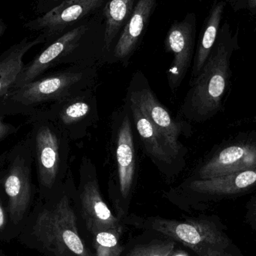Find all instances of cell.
<instances>
[{"label":"cell","instance_id":"1f68e13d","mask_svg":"<svg viewBox=\"0 0 256 256\" xmlns=\"http://www.w3.org/2000/svg\"><path fill=\"white\" fill-rule=\"evenodd\" d=\"M255 32L256 34V24H255Z\"/></svg>","mask_w":256,"mask_h":256},{"label":"cell","instance_id":"ac0fdd59","mask_svg":"<svg viewBox=\"0 0 256 256\" xmlns=\"http://www.w3.org/2000/svg\"><path fill=\"white\" fill-rule=\"evenodd\" d=\"M45 43L44 37L38 34L34 38H25L2 52L0 55V100L13 87L24 67L26 54L34 46Z\"/></svg>","mask_w":256,"mask_h":256},{"label":"cell","instance_id":"d4e9b609","mask_svg":"<svg viewBox=\"0 0 256 256\" xmlns=\"http://www.w3.org/2000/svg\"><path fill=\"white\" fill-rule=\"evenodd\" d=\"M64 0H36L38 13L44 14Z\"/></svg>","mask_w":256,"mask_h":256},{"label":"cell","instance_id":"4dcf8cb0","mask_svg":"<svg viewBox=\"0 0 256 256\" xmlns=\"http://www.w3.org/2000/svg\"><path fill=\"white\" fill-rule=\"evenodd\" d=\"M8 150L3 152L2 154H0V170L4 167V164H6V159H7Z\"/></svg>","mask_w":256,"mask_h":256},{"label":"cell","instance_id":"4316f807","mask_svg":"<svg viewBox=\"0 0 256 256\" xmlns=\"http://www.w3.org/2000/svg\"><path fill=\"white\" fill-rule=\"evenodd\" d=\"M234 12L246 9L248 0H228Z\"/></svg>","mask_w":256,"mask_h":256},{"label":"cell","instance_id":"d6986e66","mask_svg":"<svg viewBox=\"0 0 256 256\" xmlns=\"http://www.w3.org/2000/svg\"><path fill=\"white\" fill-rule=\"evenodd\" d=\"M226 6V3L222 0L214 2L206 18L196 48L190 81L198 76L213 49L221 27Z\"/></svg>","mask_w":256,"mask_h":256},{"label":"cell","instance_id":"603a6c76","mask_svg":"<svg viewBox=\"0 0 256 256\" xmlns=\"http://www.w3.org/2000/svg\"><path fill=\"white\" fill-rule=\"evenodd\" d=\"M245 209L244 224L252 231L256 232V194L248 200Z\"/></svg>","mask_w":256,"mask_h":256},{"label":"cell","instance_id":"9a60e30c","mask_svg":"<svg viewBox=\"0 0 256 256\" xmlns=\"http://www.w3.org/2000/svg\"><path fill=\"white\" fill-rule=\"evenodd\" d=\"M196 25V15L189 12L180 20L173 21L166 36L164 50L173 56L172 62L167 70V80L172 92L177 91L192 64Z\"/></svg>","mask_w":256,"mask_h":256},{"label":"cell","instance_id":"277c9868","mask_svg":"<svg viewBox=\"0 0 256 256\" xmlns=\"http://www.w3.org/2000/svg\"><path fill=\"white\" fill-rule=\"evenodd\" d=\"M94 24L86 21L58 37L24 64L12 88H18L60 66L100 67L110 63L104 34L94 32Z\"/></svg>","mask_w":256,"mask_h":256},{"label":"cell","instance_id":"83f0119b","mask_svg":"<svg viewBox=\"0 0 256 256\" xmlns=\"http://www.w3.org/2000/svg\"><path fill=\"white\" fill-rule=\"evenodd\" d=\"M246 9L249 10L251 14L256 16V0H248Z\"/></svg>","mask_w":256,"mask_h":256},{"label":"cell","instance_id":"5bb4252c","mask_svg":"<svg viewBox=\"0 0 256 256\" xmlns=\"http://www.w3.org/2000/svg\"><path fill=\"white\" fill-rule=\"evenodd\" d=\"M108 0H64L24 24V28L44 37L46 44L103 8Z\"/></svg>","mask_w":256,"mask_h":256},{"label":"cell","instance_id":"5b68a950","mask_svg":"<svg viewBox=\"0 0 256 256\" xmlns=\"http://www.w3.org/2000/svg\"><path fill=\"white\" fill-rule=\"evenodd\" d=\"M98 68L68 66L46 72L31 82L12 88L0 100V114L28 116L72 94L96 87Z\"/></svg>","mask_w":256,"mask_h":256},{"label":"cell","instance_id":"52a82bcc","mask_svg":"<svg viewBox=\"0 0 256 256\" xmlns=\"http://www.w3.org/2000/svg\"><path fill=\"white\" fill-rule=\"evenodd\" d=\"M114 122L117 170L115 182L109 183V196L116 215L124 221L128 216L136 172L132 120L127 104L114 116Z\"/></svg>","mask_w":256,"mask_h":256},{"label":"cell","instance_id":"ba28073f","mask_svg":"<svg viewBox=\"0 0 256 256\" xmlns=\"http://www.w3.org/2000/svg\"><path fill=\"white\" fill-rule=\"evenodd\" d=\"M31 144L28 136L8 150L2 170V186L7 198V210L14 224H19L30 210L34 196Z\"/></svg>","mask_w":256,"mask_h":256},{"label":"cell","instance_id":"9c48e42d","mask_svg":"<svg viewBox=\"0 0 256 256\" xmlns=\"http://www.w3.org/2000/svg\"><path fill=\"white\" fill-rule=\"evenodd\" d=\"M76 206L80 224L91 238L102 232L126 227L124 221L112 213L104 200L96 166L88 158H82L80 167Z\"/></svg>","mask_w":256,"mask_h":256},{"label":"cell","instance_id":"f546056e","mask_svg":"<svg viewBox=\"0 0 256 256\" xmlns=\"http://www.w3.org/2000/svg\"><path fill=\"white\" fill-rule=\"evenodd\" d=\"M7 30V25L2 19L0 18V39L4 36V32Z\"/></svg>","mask_w":256,"mask_h":256},{"label":"cell","instance_id":"8992f818","mask_svg":"<svg viewBox=\"0 0 256 256\" xmlns=\"http://www.w3.org/2000/svg\"><path fill=\"white\" fill-rule=\"evenodd\" d=\"M27 117L39 194L42 200H48L61 189L70 172V140L42 110Z\"/></svg>","mask_w":256,"mask_h":256},{"label":"cell","instance_id":"e0dca14e","mask_svg":"<svg viewBox=\"0 0 256 256\" xmlns=\"http://www.w3.org/2000/svg\"><path fill=\"white\" fill-rule=\"evenodd\" d=\"M158 1L137 0L127 24L114 45L110 63L127 64L142 40Z\"/></svg>","mask_w":256,"mask_h":256},{"label":"cell","instance_id":"cb8c5ba5","mask_svg":"<svg viewBox=\"0 0 256 256\" xmlns=\"http://www.w3.org/2000/svg\"><path fill=\"white\" fill-rule=\"evenodd\" d=\"M4 116L0 114V142L12 136L18 134L20 129V126L4 121Z\"/></svg>","mask_w":256,"mask_h":256},{"label":"cell","instance_id":"f1b7e54d","mask_svg":"<svg viewBox=\"0 0 256 256\" xmlns=\"http://www.w3.org/2000/svg\"><path fill=\"white\" fill-rule=\"evenodd\" d=\"M168 256H191L190 254L185 250L180 249V248H176Z\"/></svg>","mask_w":256,"mask_h":256},{"label":"cell","instance_id":"8fae6325","mask_svg":"<svg viewBox=\"0 0 256 256\" xmlns=\"http://www.w3.org/2000/svg\"><path fill=\"white\" fill-rule=\"evenodd\" d=\"M256 168V131L240 132L215 146L195 170L207 179Z\"/></svg>","mask_w":256,"mask_h":256},{"label":"cell","instance_id":"7402d4cb","mask_svg":"<svg viewBox=\"0 0 256 256\" xmlns=\"http://www.w3.org/2000/svg\"><path fill=\"white\" fill-rule=\"evenodd\" d=\"M177 248V242L172 239L154 240L132 248L126 256H168Z\"/></svg>","mask_w":256,"mask_h":256},{"label":"cell","instance_id":"6da1fadb","mask_svg":"<svg viewBox=\"0 0 256 256\" xmlns=\"http://www.w3.org/2000/svg\"><path fill=\"white\" fill-rule=\"evenodd\" d=\"M239 49V30L234 31L226 20L206 64L198 76L190 82V88L180 109L184 118L192 122L204 123L222 110L232 75V57Z\"/></svg>","mask_w":256,"mask_h":256},{"label":"cell","instance_id":"4fadbf2b","mask_svg":"<svg viewBox=\"0 0 256 256\" xmlns=\"http://www.w3.org/2000/svg\"><path fill=\"white\" fill-rule=\"evenodd\" d=\"M40 110L66 132L70 141L84 138L99 120L96 87L75 93Z\"/></svg>","mask_w":256,"mask_h":256},{"label":"cell","instance_id":"3957f363","mask_svg":"<svg viewBox=\"0 0 256 256\" xmlns=\"http://www.w3.org/2000/svg\"><path fill=\"white\" fill-rule=\"evenodd\" d=\"M124 222L182 244L196 256H245L216 214H203L185 218L184 220L128 215Z\"/></svg>","mask_w":256,"mask_h":256},{"label":"cell","instance_id":"7a4b0ae2","mask_svg":"<svg viewBox=\"0 0 256 256\" xmlns=\"http://www.w3.org/2000/svg\"><path fill=\"white\" fill-rule=\"evenodd\" d=\"M72 172L61 189L38 208L33 236L49 256H94L81 236Z\"/></svg>","mask_w":256,"mask_h":256},{"label":"cell","instance_id":"7c38bea8","mask_svg":"<svg viewBox=\"0 0 256 256\" xmlns=\"http://www.w3.org/2000/svg\"><path fill=\"white\" fill-rule=\"evenodd\" d=\"M127 98L134 102L148 120L162 134L174 153L184 159L186 149L179 141V137L188 134L190 126L184 122L173 118L168 110L158 100L141 72L134 74L128 90Z\"/></svg>","mask_w":256,"mask_h":256},{"label":"cell","instance_id":"484cf974","mask_svg":"<svg viewBox=\"0 0 256 256\" xmlns=\"http://www.w3.org/2000/svg\"><path fill=\"white\" fill-rule=\"evenodd\" d=\"M2 170H0V231L4 228L6 224V209L3 202V196L4 194L2 186Z\"/></svg>","mask_w":256,"mask_h":256},{"label":"cell","instance_id":"30bf717a","mask_svg":"<svg viewBox=\"0 0 256 256\" xmlns=\"http://www.w3.org/2000/svg\"><path fill=\"white\" fill-rule=\"evenodd\" d=\"M256 190V168L207 179H190L183 190L186 210H204L212 203L234 200Z\"/></svg>","mask_w":256,"mask_h":256},{"label":"cell","instance_id":"ffe728a7","mask_svg":"<svg viewBox=\"0 0 256 256\" xmlns=\"http://www.w3.org/2000/svg\"><path fill=\"white\" fill-rule=\"evenodd\" d=\"M137 0H108L103 8L104 44L110 56L114 44L126 25Z\"/></svg>","mask_w":256,"mask_h":256},{"label":"cell","instance_id":"2e32d148","mask_svg":"<svg viewBox=\"0 0 256 256\" xmlns=\"http://www.w3.org/2000/svg\"><path fill=\"white\" fill-rule=\"evenodd\" d=\"M126 104L146 154L166 177L177 174L184 166V159L174 153L160 132L134 102L126 98Z\"/></svg>","mask_w":256,"mask_h":256},{"label":"cell","instance_id":"44dd1931","mask_svg":"<svg viewBox=\"0 0 256 256\" xmlns=\"http://www.w3.org/2000/svg\"><path fill=\"white\" fill-rule=\"evenodd\" d=\"M124 230V227L112 228L92 238L94 256H122L124 250L121 243Z\"/></svg>","mask_w":256,"mask_h":256}]
</instances>
